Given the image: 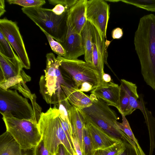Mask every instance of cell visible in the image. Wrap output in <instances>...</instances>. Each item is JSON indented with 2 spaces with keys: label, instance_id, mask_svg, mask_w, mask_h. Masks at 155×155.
Returning a JSON list of instances; mask_svg holds the SVG:
<instances>
[{
  "label": "cell",
  "instance_id": "obj_1",
  "mask_svg": "<svg viewBox=\"0 0 155 155\" xmlns=\"http://www.w3.org/2000/svg\"><path fill=\"white\" fill-rule=\"evenodd\" d=\"M134 43L143 79L155 91V15H147L140 19Z\"/></svg>",
  "mask_w": 155,
  "mask_h": 155
},
{
  "label": "cell",
  "instance_id": "obj_2",
  "mask_svg": "<svg viewBox=\"0 0 155 155\" xmlns=\"http://www.w3.org/2000/svg\"><path fill=\"white\" fill-rule=\"evenodd\" d=\"M38 125L42 140L50 155H55L61 144L72 155H77L62 127L59 111L56 105L41 113Z\"/></svg>",
  "mask_w": 155,
  "mask_h": 155
},
{
  "label": "cell",
  "instance_id": "obj_3",
  "mask_svg": "<svg viewBox=\"0 0 155 155\" xmlns=\"http://www.w3.org/2000/svg\"><path fill=\"white\" fill-rule=\"evenodd\" d=\"M22 12L43 31L59 43L64 42L67 33L68 10L61 15L52 9L41 7L22 8Z\"/></svg>",
  "mask_w": 155,
  "mask_h": 155
},
{
  "label": "cell",
  "instance_id": "obj_4",
  "mask_svg": "<svg viewBox=\"0 0 155 155\" xmlns=\"http://www.w3.org/2000/svg\"><path fill=\"white\" fill-rule=\"evenodd\" d=\"M45 75L41 76L39 91L48 104L57 105L61 92V86H71L65 80L60 68V61L52 53L46 55Z\"/></svg>",
  "mask_w": 155,
  "mask_h": 155
},
{
  "label": "cell",
  "instance_id": "obj_5",
  "mask_svg": "<svg viewBox=\"0 0 155 155\" xmlns=\"http://www.w3.org/2000/svg\"><path fill=\"white\" fill-rule=\"evenodd\" d=\"M57 58L60 61L61 71L70 76L74 82L73 87L76 90L87 92L100 85L98 73L85 61L78 59L67 60L59 56Z\"/></svg>",
  "mask_w": 155,
  "mask_h": 155
},
{
  "label": "cell",
  "instance_id": "obj_6",
  "mask_svg": "<svg viewBox=\"0 0 155 155\" xmlns=\"http://www.w3.org/2000/svg\"><path fill=\"white\" fill-rule=\"evenodd\" d=\"M6 131L8 132L24 151L36 147L42 140L38 123L2 115Z\"/></svg>",
  "mask_w": 155,
  "mask_h": 155
},
{
  "label": "cell",
  "instance_id": "obj_7",
  "mask_svg": "<svg viewBox=\"0 0 155 155\" xmlns=\"http://www.w3.org/2000/svg\"><path fill=\"white\" fill-rule=\"evenodd\" d=\"M90 96L92 104L87 107L79 110L82 114L110 134L123 140L125 134L116 127L118 117L115 111L93 94H91Z\"/></svg>",
  "mask_w": 155,
  "mask_h": 155
},
{
  "label": "cell",
  "instance_id": "obj_8",
  "mask_svg": "<svg viewBox=\"0 0 155 155\" xmlns=\"http://www.w3.org/2000/svg\"><path fill=\"white\" fill-rule=\"evenodd\" d=\"M0 113L2 115L37 123L39 120L32 105L16 90L0 88Z\"/></svg>",
  "mask_w": 155,
  "mask_h": 155
},
{
  "label": "cell",
  "instance_id": "obj_9",
  "mask_svg": "<svg viewBox=\"0 0 155 155\" xmlns=\"http://www.w3.org/2000/svg\"><path fill=\"white\" fill-rule=\"evenodd\" d=\"M0 88L15 89L31 80V78L24 71L19 58H9L0 53Z\"/></svg>",
  "mask_w": 155,
  "mask_h": 155
},
{
  "label": "cell",
  "instance_id": "obj_10",
  "mask_svg": "<svg viewBox=\"0 0 155 155\" xmlns=\"http://www.w3.org/2000/svg\"><path fill=\"white\" fill-rule=\"evenodd\" d=\"M110 6L104 0H87L86 18L97 29L102 40L106 39Z\"/></svg>",
  "mask_w": 155,
  "mask_h": 155
},
{
  "label": "cell",
  "instance_id": "obj_11",
  "mask_svg": "<svg viewBox=\"0 0 155 155\" xmlns=\"http://www.w3.org/2000/svg\"><path fill=\"white\" fill-rule=\"evenodd\" d=\"M0 31L15 50L23 68L30 69L31 64L29 59L16 23L6 18L0 19Z\"/></svg>",
  "mask_w": 155,
  "mask_h": 155
},
{
  "label": "cell",
  "instance_id": "obj_12",
  "mask_svg": "<svg viewBox=\"0 0 155 155\" xmlns=\"http://www.w3.org/2000/svg\"><path fill=\"white\" fill-rule=\"evenodd\" d=\"M92 41V67L98 73L100 77L101 83L102 82V77L104 71V63L107 65L108 56L107 48L109 44L107 45L105 39L101 40L96 28L91 24Z\"/></svg>",
  "mask_w": 155,
  "mask_h": 155
},
{
  "label": "cell",
  "instance_id": "obj_13",
  "mask_svg": "<svg viewBox=\"0 0 155 155\" xmlns=\"http://www.w3.org/2000/svg\"><path fill=\"white\" fill-rule=\"evenodd\" d=\"M67 24V31L65 40L63 42L60 43L66 52L63 58L69 60L77 59L84 54L82 38L81 35L75 31L68 18Z\"/></svg>",
  "mask_w": 155,
  "mask_h": 155
},
{
  "label": "cell",
  "instance_id": "obj_14",
  "mask_svg": "<svg viewBox=\"0 0 155 155\" xmlns=\"http://www.w3.org/2000/svg\"><path fill=\"white\" fill-rule=\"evenodd\" d=\"M91 93L108 106L114 107L119 112L120 111L121 87L112 80L109 82L103 81L100 85L91 91Z\"/></svg>",
  "mask_w": 155,
  "mask_h": 155
},
{
  "label": "cell",
  "instance_id": "obj_15",
  "mask_svg": "<svg viewBox=\"0 0 155 155\" xmlns=\"http://www.w3.org/2000/svg\"><path fill=\"white\" fill-rule=\"evenodd\" d=\"M82 115L92 140L94 151L106 148L122 140L110 134L92 120Z\"/></svg>",
  "mask_w": 155,
  "mask_h": 155
},
{
  "label": "cell",
  "instance_id": "obj_16",
  "mask_svg": "<svg viewBox=\"0 0 155 155\" xmlns=\"http://www.w3.org/2000/svg\"><path fill=\"white\" fill-rule=\"evenodd\" d=\"M87 0H78L68 11V18L75 31L81 35L87 22L86 9Z\"/></svg>",
  "mask_w": 155,
  "mask_h": 155
},
{
  "label": "cell",
  "instance_id": "obj_17",
  "mask_svg": "<svg viewBox=\"0 0 155 155\" xmlns=\"http://www.w3.org/2000/svg\"><path fill=\"white\" fill-rule=\"evenodd\" d=\"M133 108L135 110L139 109L142 112L147 127L150 140L149 154H152L155 149V117L153 115L151 111L146 107V103L142 94H139V98L134 103Z\"/></svg>",
  "mask_w": 155,
  "mask_h": 155
},
{
  "label": "cell",
  "instance_id": "obj_18",
  "mask_svg": "<svg viewBox=\"0 0 155 155\" xmlns=\"http://www.w3.org/2000/svg\"><path fill=\"white\" fill-rule=\"evenodd\" d=\"M62 90L71 105L79 110L91 106L93 101L90 96L83 92L77 90L73 86L67 87L61 85Z\"/></svg>",
  "mask_w": 155,
  "mask_h": 155
},
{
  "label": "cell",
  "instance_id": "obj_19",
  "mask_svg": "<svg viewBox=\"0 0 155 155\" xmlns=\"http://www.w3.org/2000/svg\"><path fill=\"white\" fill-rule=\"evenodd\" d=\"M121 95L120 114L126 116L133 113L129 104V98L132 95H137V87L136 84L125 79L121 80Z\"/></svg>",
  "mask_w": 155,
  "mask_h": 155
},
{
  "label": "cell",
  "instance_id": "obj_20",
  "mask_svg": "<svg viewBox=\"0 0 155 155\" xmlns=\"http://www.w3.org/2000/svg\"><path fill=\"white\" fill-rule=\"evenodd\" d=\"M70 121L73 136H76L84 153L83 132L85 125L84 118L80 110L72 106L70 114Z\"/></svg>",
  "mask_w": 155,
  "mask_h": 155
},
{
  "label": "cell",
  "instance_id": "obj_21",
  "mask_svg": "<svg viewBox=\"0 0 155 155\" xmlns=\"http://www.w3.org/2000/svg\"><path fill=\"white\" fill-rule=\"evenodd\" d=\"M20 145L6 131L0 136V155H25Z\"/></svg>",
  "mask_w": 155,
  "mask_h": 155
},
{
  "label": "cell",
  "instance_id": "obj_22",
  "mask_svg": "<svg viewBox=\"0 0 155 155\" xmlns=\"http://www.w3.org/2000/svg\"><path fill=\"white\" fill-rule=\"evenodd\" d=\"M81 35L84 48L85 61L92 67L93 46L91 24L88 21H87L83 27Z\"/></svg>",
  "mask_w": 155,
  "mask_h": 155
},
{
  "label": "cell",
  "instance_id": "obj_23",
  "mask_svg": "<svg viewBox=\"0 0 155 155\" xmlns=\"http://www.w3.org/2000/svg\"><path fill=\"white\" fill-rule=\"evenodd\" d=\"M56 105L59 111L60 118L71 124L70 114L72 106L68 100L63 90L61 93L58 102Z\"/></svg>",
  "mask_w": 155,
  "mask_h": 155
},
{
  "label": "cell",
  "instance_id": "obj_24",
  "mask_svg": "<svg viewBox=\"0 0 155 155\" xmlns=\"http://www.w3.org/2000/svg\"><path fill=\"white\" fill-rule=\"evenodd\" d=\"M120 114L122 117V122L120 123L117 121L116 123V127L117 128L123 131L129 138L135 142L141 155H146L140 146L137 140L135 137L125 116L122 113Z\"/></svg>",
  "mask_w": 155,
  "mask_h": 155
},
{
  "label": "cell",
  "instance_id": "obj_25",
  "mask_svg": "<svg viewBox=\"0 0 155 155\" xmlns=\"http://www.w3.org/2000/svg\"><path fill=\"white\" fill-rule=\"evenodd\" d=\"M125 147L124 142L122 140L106 148L94 150V155H119Z\"/></svg>",
  "mask_w": 155,
  "mask_h": 155
},
{
  "label": "cell",
  "instance_id": "obj_26",
  "mask_svg": "<svg viewBox=\"0 0 155 155\" xmlns=\"http://www.w3.org/2000/svg\"><path fill=\"white\" fill-rule=\"evenodd\" d=\"M0 53L9 58H19L18 55H17L14 52L9 42L1 31H0Z\"/></svg>",
  "mask_w": 155,
  "mask_h": 155
},
{
  "label": "cell",
  "instance_id": "obj_27",
  "mask_svg": "<svg viewBox=\"0 0 155 155\" xmlns=\"http://www.w3.org/2000/svg\"><path fill=\"white\" fill-rule=\"evenodd\" d=\"M120 1L149 11L155 12V0H124Z\"/></svg>",
  "mask_w": 155,
  "mask_h": 155
},
{
  "label": "cell",
  "instance_id": "obj_28",
  "mask_svg": "<svg viewBox=\"0 0 155 155\" xmlns=\"http://www.w3.org/2000/svg\"><path fill=\"white\" fill-rule=\"evenodd\" d=\"M9 4H16L23 8L41 7L46 3L45 0H8Z\"/></svg>",
  "mask_w": 155,
  "mask_h": 155
},
{
  "label": "cell",
  "instance_id": "obj_29",
  "mask_svg": "<svg viewBox=\"0 0 155 155\" xmlns=\"http://www.w3.org/2000/svg\"><path fill=\"white\" fill-rule=\"evenodd\" d=\"M83 155H94V150L92 140L85 124L83 132Z\"/></svg>",
  "mask_w": 155,
  "mask_h": 155
},
{
  "label": "cell",
  "instance_id": "obj_30",
  "mask_svg": "<svg viewBox=\"0 0 155 155\" xmlns=\"http://www.w3.org/2000/svg\"><path fill=\"white\" fill-rule=\"evenodd\" d=\"M41 31L45 35L52 51L58 56L64 57L66 52L62 45L58 42L55 41L51 36L46 32Z\"/></svg>",
  "mask_w": 155,
  "mask_h": 155
},
{
  "label": "cell",
  "instance_id": "obj_31",
  "mask_svg": "<svg viewBox=\"0 0 155 155\" xmlns=\"http://www.w3.org/2000/svg\"><path fill=\"white\" fill-rule=\"evenodd\" d=\"M78 0H48L49 3L55 5L58 4H61L64 6L68 10Z\"/></svg>",
  "mask_w": 155,
  "mask_h": 155
},
{
  "label": "cell",
  "instance_id": "obj_32",
  "mask_svg": "<svg viewBox=\"0 0 155 155\" xmlns=\"http://www.w3.org/2000/svg\"><path fill=\"white\" fill-rule=\"evenodd\" d=\"M124 141L125 147L119 155H137V151L134 147L129 143Z\"/></svg>",
  "mask_w": 155,
  "mask_h": 155
},
{
  "label": "cell",
  "instance_id": "obj_33",
  "mask_svg": "<svg viewBox=\"0 0 155 155\" xmlns=\"http://www.w3.org/2000/svg\"><path fill=\"white\" fill-rule=\"evenodd\" d=\"M36 153L37 155H50L42 140L36 147Z\"/></svg>",
  "mask_w": 155,
  "mask_h": 155
},
{
  "label": "cell",
  "instance_id": "obj_34",
  "mask_svg": "<svg viewBox=\"0 0 155 155\" xmlns=\"http://www.w3.org/2000/svg\"><path fill=\"white\" fill-rule=\"evenodd\" d=\"M63 5L61 4H58L54 7L52 9V12L55 14L60 15L63 14L66 11L68 10Z\"/></svg>",
  "mask_w": 155,
  "mask_h": 155
},
{
  "label": "cell",
  "instance_id": "obj_35",
  "mask_svg": "<svg viewBox=\"0 0 155 155\" xmlns=\"http://www.w3.org/2000/svg\"><path fill=\"white\" fill-rule=\"evenodd\" d=\"M73 143L77 155H83L80 145L77 137L73 136Z\"/></svg>",
  "mask_w": 155,
  "mask_h": 155
},
{
  "label": "cell",
  "instance_id": "obj_36",
  "mask_svg": "<svg viewBox=\"0 0 155 155\" xmlns=\"http://www.w3.org/2000/svg\"><path fill=\"white\" fill-rule=\"evenodd\" d=\"M123 34L122 29L120 28H117L113 30L111 35L113 39H119L122 37Z\"/></svg>",
  "mask_w": 155,
  "mask_h": 155
},
{
  "label": "cell",
  "instance_id": "obj_37",
  "mask_svg": "<svg viewBox=\"0 0 155 155\" xmlns=\"http://www.w3.org/2000/svg\"><path fill=\"white\" fill-rule=\"evenodd\" d=\"M55 155H72L67 150L64 146L60 144L58 147L57 153Z\"/></svg>",
  "mask_w": 155,
  "mask_h": 155
},
{
  "label": "cell",
  "instance_id": "obj_38",
  "mask_svg": "<svg viewBox=\"0 0 155 155\" xmlns=\"http://www.w3.org/2000/svg\"><path fill=\"white\" fill-rule=\"evenodd\" d=\"M6 12L5 1L0 0V17L2 15Z\"/></svg>",
  "mask_w": 155,
  "mask_h": 155
},
{
  "label": "cell",
  "instance_id": "obj_39",
  "mask_svg": "<svg viewBox=\"0 0 155 155\" xmlns=\"http://www.w3.org/2000/svg\"><path fill=\"white\" fill-rule=\"evenodd\" d=\"M25 155H37L36 153V147L32 149L28 150L25 151Z\"/></svg>",
  "mask_w": 155,
  "mask_h": 155
},
{
  "label": "cell",
  "instance_id": "obj_40",
  "mask_svg": "<svg viewBox=\"0 0 155 155\" xmlns=\"http://www.w3.org/2000/svg\"><path fill=\"white\" fill-rule=\"evenodd\" d=\"M102 81H103L109 82L112 81V80L109 74L104 73L102 77Z\"/></svg>",
  "mask_w": 155,
  "mask_h": 155
}]
</instances>
